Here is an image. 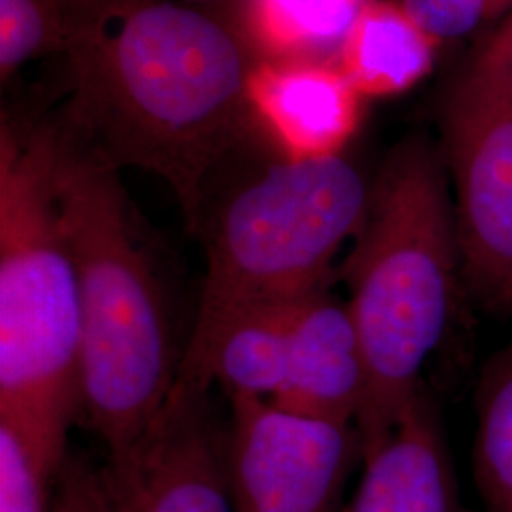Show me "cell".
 Instances as JSON below:
<instances>
[{
	"instance_id": "cell-4",
	"label": "cell",
	"mask_w": 512,
	"mask_h": 512,
	"mask_svg": "<svg viewBox=\"0 0 512 512\" xmlns=\"http://www.w3.org/2000/svg\"><path fill=\"white\" fill-rule=\"evenodd\" d=\"M52 120L0 122V420L67 459L78 406L80 287L55 184Z\"/></svg>"
},
{
	"instance_id": "cell-14",
	"label": "cell",
	"mask_w": 512,
	"mask_h": 512,
	"mask_svg": "<svg viewBox=\"0 0 512 512\" xmlns=\"http://www.w3.org/2000/svg\"><path fill=\"white\" fill-rule=\"evenodd\" d=\"M368 0H247L245 37L260 57L334 61Z\"/></svg>"
},
{
	"instance_id": "cell-19",
	"label": "cell",
	"mask_w": 512,
	"mask_h": 512,
	"mask_svg": "<svg viewBox=\"0 0 512 512\" xmlns=\"http://www.w3.org/2000/svg\"><path fill=\"white\" fill-rule=\"evenodd\" d=\"M52 512H109L99 469L82 458L67 456L55 478Z\"/></svg>"
},
{
	"instance_id": "cell-3",
	"label": "cell",
	"mask_w": 512,
	"mask_h": 512,
	"mask_svg": "<svg viewBox=\"0 0 512 512\" xmlns=\"http://www.w3.org/2000/svg\"><path fill=\"white\" fill-rule=\"evenodd\" d=\"M365 349L368 389L355 421L361 458L423 391L463 283L452 188L439 143L412 133L372 177L361 230L338 270Z\"/></svg>"
},
{
	"instance_id": "cell-15",
	"label": "cell",
	"mask_w": 512,
	"mask_h": 512,
	"mask_svg": "<svg viewBox=\"0 0 512 512\" xmlns=\"http://www.w3.org/2000/svg\"><path fill=\"white\" fill-rule=\"evenodd\" d=\"M122 0H0V80L44 55H69Z\"/></svg>"
},
{
	"instance_id": "cell-12",
	"label": "cell",
	"mask_w": 512,
	"mask_h": 512,
	"mask_svg": "<svg viewBox=\"0 0 512 512\" xmlns=\"http://www.w3.org/2000/svg\"><path fill=\"white\" fill-rule=\"evenodd\" d=\"M289 308L291 302L264 304L226 321L200 365L175 385L167 406L207 399L213 385L228 401L275 403L289 374Z\"/></svg>"
},
{
	"instance_id": "cell-11",
	"label": "cell",
	"mask_w": 512,
	"mask_h": 512,
	"mask_svg": "<svg viewBox=\"0 0 512 512\" xmlns=\"http://www.w3.org/2000/svg\"><path fill=\"white\" fill-rule=\"evenodd\" d=\"M361 459V480L342 512H459L454 461L425 391Z\"/></svg>"
},
{
	"instance_id": "cell-8",
	"label": "cell",
	"mask_w": 512,
	"mask_h": 512,
	"mask_svg": "<svg viewBox=\"0 0 512 512\" xmlns=\"http://www.w3.org/2000/svg\"><path fill=\"white\" fill-rule=\"evenodd\" d=\"M109 512H236L207 399L171 404L135 452L99 467Z\"/></svg>"
},
{
	"instance_id": "cell-1",
	"label": "cell",
	"mask_w": 512,
	"mask_h": 512,
	"mask_svg": "<svg viewBox=\"0 0 512 512\" xmlns=\"http://www.w3.org/2000/svg\"><path fill=\"white\" fill-rule=\"evenodd\" d=\"M245 35L169 0H122L67 55L73 95L52 118L73 147L160 177L198 232L220 167L256 124Z\"/></svg>"
},
{
	"instance_id": "cell-6",
	"label": "cell",
	"mask_w": 512,
	"mask_h": 512,
	"mask_svg": "<svg viewBox=\"0 0 512 512\" xmlns=\"http://www.w3.org/2000/svg\"><path fill=\"white\" fill-rule=\"evenodd\" d=\"M439 129L463 281L488 310L512 313V12L444 93Z\"/></svg>"
},
{
	"instance_id": "cell-9",
	"label": "cell",
	"mask_w": 512,
	"mask_h": 512,
	"mask_svg": "<svg viewBox=\"0 0 512 512\" xmlns=\"http://www.w3.org/2000/svg\"><path fill=\"white\" fill-rule=\"evenodd\" d=\"M368 389L365 349L346 296L334 281L289 308V374L275 404L315 420L351 423Z\"/></svg>"
},
{
	"instance_id": "cell-16",
	"label": "cell",
	"mask_w": 512,
	"mask_h": 512,
	"mask_svg": "<svg viewBox=\"0 0 512 512\" xmlns=\"http://www.w3.org/2000/svg\"><path fill=\"white\" fill-rule=\"evenodd\" d=\"M473 476L484 511L512 512V338L480 376Z\"/></svg>"
},
{
	"instance_id": "cell-5",
	"label": "cell",
	"mask_w": 512,
	"mask_h": 512,
	"mask_svg": "<svg viewBox=\"0 0 512 512\" xmlns=\"http://www.w3.org/2000/svg\"><path fill=\"white\" fill-rule=\"evenodd\" d=\"M370 190L372 179L346 152L281 156L207 203L196 232L205 275L177 384L234 315L334 281V260L361 230Z\"/></svg>"
},
{
	"instance_id": "cell-17",
	"label": "cell",
	"mask_w": 512,
	"mask_h": 512,
	"mask_svg": "<svg viewBox=\"0 0 512 512\" xmlns=\"http://www.w3.org/2000/svg\"><path fill=\"white\" fill-rule=\"evenodd\" d=\"M59 469L12 423L0 420V512H52Z\"/></svg>"
},
{
	"instance_id": "cell-10",
	"label": "cell",
	"mask_w": 512,
	"mask_h": 512,
	"mask_svg": "<svg viewBox=\"0 0 512 512\" xmlns=\"http://www.w3.org/2000/svg\"><path fill=\"white\" fill-rule=\"evenodd\" d=\"M258 124L281 156L342 154L363 118V97L336 61L260 57L249 78Z\"/></svg>"
},
{
	"instance_id": "cell-7",
	"label": "cell",
	"mask_w": 512,
	"mask_h": 512,
	"mask_svg": "<svg viewBox=\"0 0 512 512\" xmlns=\"http://www.w3.org/2000/svg\"><path fill=\"white\" fill-rule=\"evenodd\" d=\"M222 439L236 512H342L361 442L355 425L315 420L272 401H230Z\"/></svg>"
},
{
	"instance_id": "cell-18",
	"label": "cell",
	"mask_w": 512,
	"mask_h": 512,
	"mask_svg": "<svg viewBox=\"0 0 512 512\" xmlns=\"http://www.w3.org/2000/svg\"><path fill=\"white\" fill-rule=\"evenodd\" d=\"M406 14L440 46L469 37L512 12V0H399Z\"/></svg>"
},
{
	"instance_id": "cell-13",
	"label": "cell",
	"mask_w": 512,
	"mask_h": 512,
	"mask_svg": "<svg viewBox=\"0 0 512 512\" xmlns=\"http://www.w3.org/2000/svg\"><path fill=\"white\" fill-rule=\"evenodd\" d=\"M439 48L399 0H368L344 38L336 63L363 99L393 97L431 74Z\"/></svg>"
},
{
	"instance_id": "cell-2",
	"label": "cell",
	"mask_w": 512,
	"mask_h": 512,
	"mask_svg": "<svg viewBox=\"0 0 512 512\" xmlns=\"http://www.w3.org/2000/svg\"><path fill=\"white\" fill-rule=\"evenodd\" d=\"M55 135L57 198L80 287L78 406L116 461L158 427L183 349L120 171Z\"/></svg>"
}]
</instances>
